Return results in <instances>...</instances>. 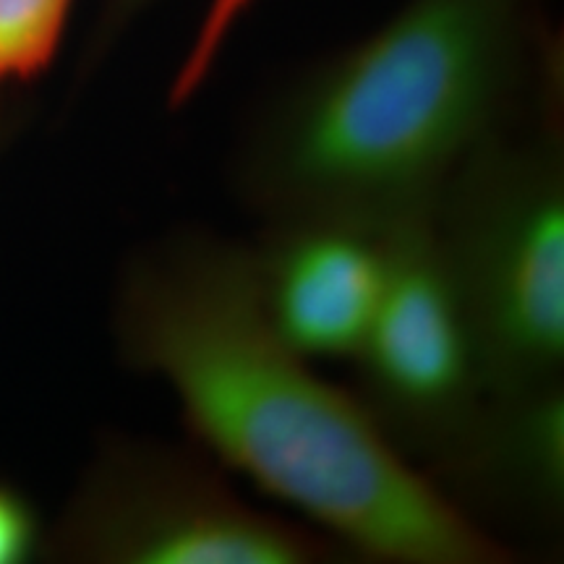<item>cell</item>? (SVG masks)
Segmentation results:
<instances>
[{
	"label": "cell",
	"instance_id": "obj_1",
	"mask_svg": "<svg viewBox=\"0 0 564 564\" xmlns=\"http://www.w3.org/2000/svg\"><path fill=\"white\" fill-rule=\"evenodd\" d=\"M131 371L175 394L196 447L364 560L507 564L514 552L306 366L267 314L251 246L181 230L141 246L112 299Z\"/></svg>",
	"mask_w": 564,
	"mask_h": 564
},
{
	"label": "cell",
	"instance_id": "obj_2",
	"mask_svg": "<svg viewBox=\"0 0 564 564\" xmlns=\"http://www.w3.org/2000/svg\"><path fill=\"white\" fill-rule=\"evenodd\" d=\"M523 68L518 0H408L253 116L232 154L238 199L267 225L432 223L457 171L507 131Z\"/></svg>",
	"mask_w": 564,
	"mask_h": 564
},
{
	"label": "cell",
	"instance_id": "obj_3",
	"mask_svg": "<svg viewBox=\"0 0 564 564\" xmlns=\"http://www.w3.org/2000/svg\"><path fill=\"white\" fill-rule=\"evenodd\" d=\"M436 257L474 345L486 398L562 382L564 139L560 112L502 131L449 181Z\"/></svg>",
	"mask_w": 564,
	"mask_h": 564
},
{
	"label": "cell",
	"instance_id": "obj_4",
	"mask_svg": "<svg viewBox=\"0 0 564 564\" xmlns=\"http://www.w3.org/2000/svg\"><path fill=\"white\" fill-rule=\"evenodd\" d=\"M348 549L251 507L194 447L105 434L47 523L55 564H333Z\"/></svg>",
	"mask_w": 564,
	"mask_h": 564
},
{
	"label": "cell",
	"instance_id": "obj_5",
	"mask_svg": "<svg viewBox=\"0 0 564 564\" xmlns=\"http://www.w3.org/2000/svg\"><path fill=\"white\" fill-rule=\"evenodd\" d=\"M432 223L387 236L384 288L352 361L356 398L379 432L408 460L436 465L468 432L486 394Z\"/></svg>",
	"mask_w": 564,
	"mask_h": 564
},
{
	"label": "cell",
	"instance_id": "obj_6",
	"mask_svg": "<svg viewBox=\"0 0 564 564\" xmlns=\"http://www.w3.org/2000/svg\"><path fill=\"white\" fill-rule=\"evenodd\" d=\"M253 262L270 322L303 358H352L379 306L387 236L345 223L267 225Z\"/></svg>",
	"mask_w": 564,
	"mask_h": 564
},
{
	"label": "cell",
	"instance_id": "obj_7",
	"mask_svg": "<svg viewBox=\"0 0 564 564\" xmlns=\"http://www.w3.org/2000/svg\"><path fill=\"white\" fill-rule=\"evenodd\" d=\"M432 474L465 514L554 528L564 514V384L486 398Z\"/></svg>",
	"mask_w": 564,
	"mask_h": 564
},
{
	"label": "cell",
	"instance_id": "obj_8",
	"mask_svg": "<svg viewBox=\"0 0 564 564\" xmlns=\"http://www.w3.org/2000/svg\"><path fill=\"white\" fill-rule=\"evenodd\" d=\"M74 0H0V91H21L58 58Z\"/></svg>",
	"mask_w": 564,
	"mask_h": 564
},
{
	"label": "cell",
	"instance_id": "obj_9",
	"mask_svg": "<svg viewBox=\"0 0 564 564\" xmlns=\"http://www.w3.org/2000/svg\"><path fill=\"white\" fill-rule=\"evenodd\" d=\"M251 6L253 0H209L204 19L196 26L192 45H188L178 70H175L171 95H167L171 108H181V105L194 100L196 91H202L215 63L220 61L232 30Z\"/></svg>",
	"mask_w": 564,
	"mask_h": 564
},
{
	"label": "cell",
	"instance_id": "obj_10",
	"mask_svg": "<svg viewBox=\"0 0 564 564\" xmlns=\"http://www.w3.org/2000/svg\"><path fill=\"white\" fill-rule=\"evenodd\" d=\"M47 523L17 484L0 478V564L40 562Z\"/></svg>",
	"mask_w": 564,
	"mask_h": 564
},
{
	"label": "cell",
	"instance_id": "obj_11",
	"mask_svg": "<svg viewBox=\"0 0 564 564\" xmlns=\"http://www.w3.org/2000/svg\"><path fill=\"white\" fill-rule=\"evenodd\" d=\"M154 0H102L100 19H97L91 42L87 47V61L100 58L110 51V45L144 13Z\"/></svg>",
	"mask_w": 564,
	"mask_h": 564
},
{
	"label": "cell",
	"instance_id": "obj_12",
	"mask_svg": "<svg viewBox=\"0 0 564 564\" xmlns=\"http://www.w3.org/2000/svg\"><path fill=\"white\" fill-rule=\"evenodd\" d=\"M26 118H30V110H26L19 91H0V160L11 150L19 133L24 131Z\"/></svg>",
	"mask_w": 564,
	"mask_h": 564
}]
</instances>
